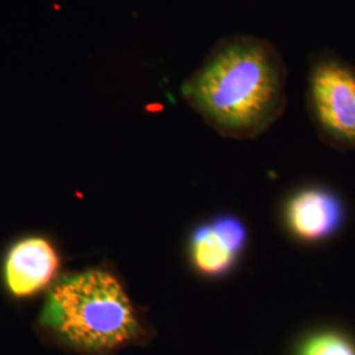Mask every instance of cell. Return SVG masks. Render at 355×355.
Masks as SVG:
<instances>
[{
	"instance_id": "7",
	"label": "cell",
	"mask_w": 355,
	"mask_h": 355,
	"mask_svg": "<svg viewBox=\"0 0 355 355\" xmlns=\"http://www.w3.org/2000/svg\"><path fill=\"white\" fill-rule=\"evenodd\" d=\"M300 355H355V350L341 336L322 333L308 340Z\"/></svg>"
},
{
	"instance_id": "2",
	"label": "cell",
	"mask_w": 355,
	"mask_h": 355,
	"mask_svg": "<svg viewBox=\"0 0 355 355\" xmlns=\"http://www.w3.org/2000/svg\"><path fill=\"white\" fill-rule=\"evenodd\" d=\"M41 324L64 343L86 352H108L132 341L140 325L119 279L101 268L67 275L49 292Z\"/></svg>"
},
{
	"instance_id": "1",
	"label": "cell",
	"mask_w": 355,
	"mask_h": 355,
	"mask_svg": "<svg viewBox=\"0 0 355 355\" xmlns=\"http://www.w3.org/2000/svg\"><path fill=\"white\" fill-rule=\"evenodd\" d=\"M286 85V64L271 42L232 36L216 44L180 91L186 102L223 136L253 139L283 112Z\"/></svg>"
},
{
	"instance_id": "5",
	"label": "cell",
	"mask_w": 355,
	"mask_h": 355,
	"mask_svg": "<svg viewBox=\"0 0 355 355\" xmlns=\"http://www.w3.org/2000/svg\"><path fill=\"white\" fill-rule=\"evenodd\" d=\"M246 230L236 217L224 216L195 230L191 239L193 265L205 275L227 272L241 253Z\"/></svg>"
},
{
	"instance_id": "4",
	"label": "cell",
	"mask_w": 355,
	"mask_h": 355,
	"mask_svg": "<svg viewBox=\"0 0 355 355\" xmlns=\"http://www.w3.org/2000/svg\"><path fill=\"white\" fill-rule=\"evenodd\" d=\"M61 259L54 245L41 236L15 242L4 259L3 278L15 297L37 295L55 278Z\"/></svg>"
},
{
	"instance_id": "3",
	"label": "cell",
	"mask_w": 355,
	"mask_h": 355,
	"mask_svg": "<svg viewBox=\"0 0 355 355\" xmlns=\"http://www.w3.org/2000/svg\"><path fill=\"white\" fill-rule=\"evenodd\" d=\"M308 103L325 136L355 145V71L330 57H318L308 73Z\"/></svg>"
},
{
	"instance_id": "6",
	"label": "cell",
	"mask_w": 355,
	"mask_h": 355,
	"mask_svg": "<svg viewBox=\"0 0 355 355\" xmlns=\"http://www.w3.org/2000/svg\"><path fill=\"white\" fill-rule=\"evenodd\" d=\"M343 205L328 191L304 190L287 205V223L292 232L306 241H318L334 233L343 223Z\"/></svg>"
}]
</instances>
